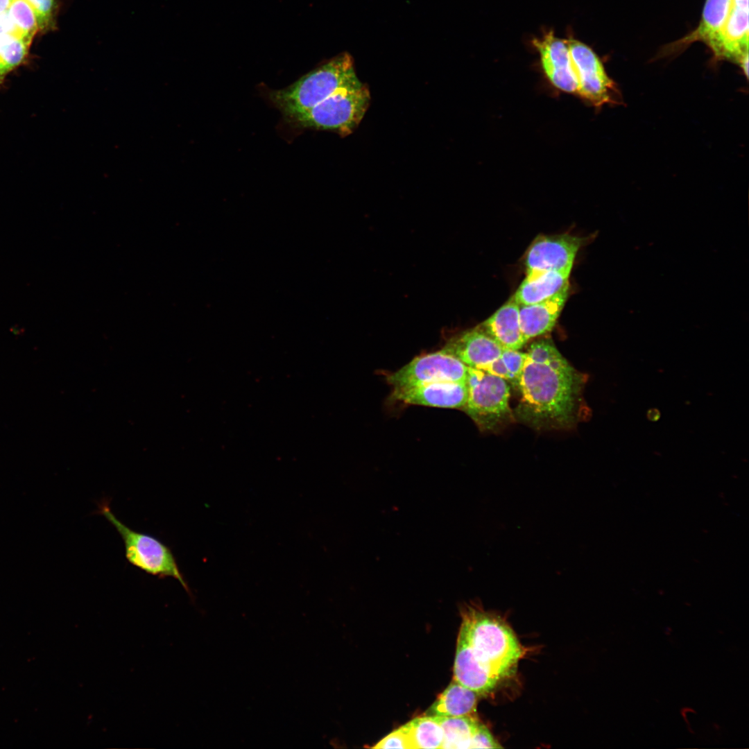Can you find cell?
Instances as JSON below:
<instances>
[{
    "mask_svg": "<svg viewBox=\"0 0 749 749\" xmlns=\"http://www.w3.org/2000/svg\"><path fill=\"white\" fill-rule=\"evenodd\" d=\"M477 328L503 349L518 350L525 343L519 324V306L510 298Z\"/></svg>",
    "mask_w": 749,
    "mask_h": 749,
    "instance_id": "obj_15",
    "label": "cell"
},
{
    "mask_svg": "<svg viewBox=\"0 0 749 749\" xmlns=\"http://www.w3.org/2000/svg\"><path fill=\"white\" fill-rule=\"evenodd\" d=\"M467 398L463 408L483 431H494L511 421L510 386L503 379L468 367Z\"/></svg>",
    "mask_w": 749,
    "mask_h": 749,
    "instance_id": "obj_5",
    "label": "cell"
},
{
    "mask_svg": "<svg viewBox=\"0 0 749 749\" xmlns=\"http://www.w3.org/2000/svg\"><path fill=\"white\" fill-rule=\"evenodd\" d=\"M413 749L441 748L443 732L434 716L417 717L405 724Z\"/></svg>",
    "mask_w": 749,
    "mask_h": 749,
    "instance_id": "obj_20",
    "label": "cell"
},
{
    "mask_svg": "<svg viewBox=\"0 0 749 749\" xmlns=\"http://www.w3.org/2000/svg\"><path fill=\"white\" fill-rule=\"evenodd\" d=\"M583 241L567 234L538 236L526 255L524 279L532 280L549 271L572 267Z\"/></svg>",
    "mask_w": 749,
    "mask_h": 749,
    "instance_id": "obj_9",
    "label": "cell"
},
{
    "mask_svg": "<svg viewBox=\"0 0 749 749\" xmlns=\"http://www.w3.org/2000/svg\"><path fill=\"white\" fill-rule=\"evenodd\" d=\"M443 732L441 748H470L473 737L481 722L478 716H434Z\"/></svg>",
    "mask_w": 749,
    "mask_h": 749,
    "instance_id": "obj_18",
    "label": "cell"
},
{
    "mask_svg": "<svg viewBox=\"0 0 749 749\" xmlns=\"http://www.w3.org/2000/svg\"><path fill=\"white\" fill-rule=\"evenodd\" d=\"M36 15L39 30L47 31L55 28L56 0H28Z\"/></svg>",
    "mask_w": 749,
    "mask_h": 749,
    "instance_id": "obj_23",
    "label": "cell"
},
{
    "mask_svg": "<svg viewBox=\"0 0 749 749\" xmlns=\"http://www.w3.org/2000/svg\"><path fill=\"white\" fill-rule=\"evenodd\" d=\"M11 1L12 0H0V15L8 9Z\"/></svg>",
    "mask_w": 749,
    "mask_h": 749,
    "instance_id": "obj_28",
    "label": "cell"
},
{
    "mask_svg": "<svg viewBox=\"0 0 749 749\" xmlns=\"http://www.w3.org/2000/svg\"><path fill=\"white\" fill-rule=\"evenodd\" d=\"M29 43L7 34H0V87L6 76L26 60Z\"/></svg>",
    "mask_w": 749,
    "mask_h": 749,
    "instance_id": "obj_21",
    "label": "cell"
},
{
    "mask_svg": "<svg viewBox=\"0 0 749 749\" xmlns=\"http://www.w3.org/2000/svg\"><path fill=\"white\" fill-rule=\"evenodd\" d=\"M462 617L460 632L474 661L494 689L515 673L524 649L503 619L477 604L465 605Z\"/></svg>",
    "mask_w": 749,
    "mask_h": 749,
    "instance_id": "obj_2",
    "label": "cell"
},
{
    "mask_svg": "<svg viewBox=\"0 0 749 749\" xmlns=\"http://www.w3.org/2000/svg\"><path fill=\"white\" fill-rule=\"evenodd\" d=\"M569 293V284L558 293L542 301L519 306V324L523 340L530 339L550 332L565 306Z\"/></svg>",
    "mask_w": 749,
    "mask_h": 749,
    "instance_id": "obj_14",
    "label": "cell"
},
{
    "mask_svg": "<svg viewBox=\"0 0 749 749\" xmlns=\"http://www.w3.org/2000/svg\"><path fill=\"white\" fill-rule=\"evenodd\" d=\"M572 267L547 272L532 279H524L511 297L519 305H528L546 300L569 284Z\"/></svg>",
    "mask_w": 749,
    "mask_h": 749,
    "instance_id": "obj_17",
    "label": "cell"
},
{
    "mask_svg": "<svg viewBox=\"0 0 749 749\" xmlns=\"http://www.w3.org/2000/svg\"><path fill=\"white\" fill-rule=\"evenodd\" d=\"M716 56L737 62L748 74V0H733L727 21L709 46Z\"/></svg>",
    "mask_w": 749,
    "mask_h": 749,
    "instance_id": "obj_10",
    "label": "cell"
},
{
    "mask_svg": "<svg viewBox=\"0 0 749 749\" xmlns=\"http://www.w3.org/2000/svg\"><path fill=\"white\" fill-rule=\"evenodd\" d=\"M442 350L467 367L485 371L501 357L503 349L476 327L450 338Z\"/></svg>",
    "mask_w": 749,
    "mask_h": 749,
    "instance_id": "obj_13",
    "label": "cell"
},
{
    "mask_svg": "<svg viewBox=\"0 0 749 749\" xmlns=\"http://www.w3.org/2000/svg\"><path fill=\"white\" fill-rule=\"evenodd\" d=\"M392 398L407 404L463 408L467 398L466 382L439 381L394 388Z\"/></svg>",
    "mask_w": 749,
    "mask_h": 749,
    "instance_id": "obj_12",
    "label": "cell"
},
{
    "mask_svg": "<svg viewBox=\"0 0 749 749\" xmlns=\"http://www.w3.org/2000/svg\"><path fill=\"white\" fill-rule=\"evenodd\" d=\"M533 42L540 53L542 67L550 83L563 92L576 93L577 82L567 40L549 32L542 37L533 40Z\"/></svg>",
    "mask_w": 749,
    "mask_h": 749,
    "instance_id": "obj_11",
    "label": "cell"
},
{
    "mask_svg": "<svg viewBox=\"0 0 749 749\" xmlns=\"http://www.w3.org/2000/svg\"><path fill=\"white\" fill-rule=\"evenodd\" d=\"M0 34L10 35L24 40L29 43H31L33 41L21 32L14 24L8 15V10L0 15Z\"/></svg>",
    "mask_w": 749,
    "mask_h": 749,
    "instance_id": "obj_27",
    "label": "cell"
},
{
    "mask_svg": "<svg viewBox=\"0 0 749 749\" xmlns=\"http://www.w3.org/2000/svg\"><path fill=\"white\" fill-rule=\"evenodd\" d=\"M733 6V0H707L698 28L688 40L703 39L709 46L724 27Z\"/></svg>",
    "mask_w": 749,
    "mask_h": 749,
    "instance_id": "obj_19",
    "label": "cell"
},
{
    "mask_svg": "<svg viewBox=\"0 0 749 749\" xmlns=\"http://www.w3.org/2000/svg\"><path fill=\"white\" fill-rule=\"evenodd\" d=\"M372 748L413 749L408 730L405 725L390 733Z\"/></svg>",
    "mask_w": 749,
    "mask_h": 749,
    "instance_id": "obj_25",
    "label": "cell"
},
{
    "mask_svg": "<svg viewBox=\"0 0 749 749\" xmlns=\"http://www.w3.org/2000/svg\"><path fill=\"white\" fill-rule=\"evenodd\" d=\"M8 12L14 24L29 39L39 31L34 9L28 0H12Z\"/></svg>",
    "mask_w": 749,
    "mask_h": 749,
    "instance_id": "obj_22",
    "label": "cell"
},
{
    "mask_svg": "<svg viewBox=\"0 0 749 749\" xmlns=\"http://www.w3.org/2000/svg\"><path fill=\"white\" fill-rule=\"evenodd\" d=\"M361 83L351 55L344 53L269 96L288 118L316 105L341 88Z\"/></svg>",
    "mask_w": 749,
    "mask_h": 749,
    "instance_id": "obj_3",
    "label": "cell"
},
{
    "mask_svg": "<svg viewBox=\"0 0 749 749\" xmlns=\"http://www.w3.org/2000/svg\"><path fill=\"white\" fill-rule=\"evenodd\" d=\"M502 748L494 738L488 728L482 723L476 731L470 748Z\"/></svg>",
    "mask_w": 749,
    "mask_h": 749,
    "instance_id": "obj_26",
    "label": "cell"
},
{
    "mask_svg": "<svg viewBox=\"0 0 749 749\" xmlns=\"http://www.w3.org/2000/svg\"><path fill=\"white\" fill-rule=\"evenodd\" d=\"M468 367L442 350L419 356L387 377L393 388L439 381L466 382Z\"/></svg>",
    "mask_w": 749,
    "mask_h": 749,
    "instance_id": "obj_8",
    "label": "cell"
},
{
    "mask_svg": "<svg viewBox=\"0 0 749 749\" xmlns=\"http://www.w3.org/2000/svg\"><path fill=\"white\" fill-rule=\"evenodd\" d=\"M518 383L515 416L537 429H566L582 416L585 375L560 354L550 338L529 346Z\"/></svg>",
    "mask_w": 749,
    "mask_h": 749,
    "instance_id": "obj_1",
    "label": "cell"
},
{
    "mask_svg": "<svg viewBox=\"0 0 749 749\" xmlns=\"http://www.w3.org/2000/svg\"><path fill=\"white\" fill-rule=\"evenodd\" d=\"M479 696L476 691L453 679L449 685L424 713L430 716H477Z\"/></svg>",
    "mask_w": 749,
    "mask_h": 749,
    "instance_id": "obj_16",
    "label": "cell"
},
{
    "mask_svg": "<svg viewBox=\"0 0 749 749\" xmlns=\"http://www.w3.org/2000/svg\"><path fill=\"white\" fill-rule=\"evenodd\" d=\"M526 357V353L519 350L503 349L501 358L506 366L508 379V383L518 388V383Z\"/></svg>",
    "mask_w": 749,
    "mask_h": 749,
    "instance_id": "obj_24",
    "label": "cell"
},
{
    "mask_svg": "<svg viewBox=\"0 0 749 749\" xmlns=\"http://www.w3.org/2000/svg\"><path fill=\"white\" fill-rule=\"evenodd\" d=\"M370 102V91L361 83L341 88L316 105L288 119L301 128L331 130L345 137L357 128Z\"/></svg>",
    "mask_w": 749,
    "mask_h": 749,
    "instance_id": "obj_4",
    "label": "cell"
},
{
    "mask_svg": "<svg viewBox=\"0 0 749 749\" xmlns=\"http://www.w3.org/2000/svg\"><path fill=\"white\" fill-rule=\"evenodd\" d=\"M98 507L99 513L116 528L123 539L125 556L130 564L159 578L172 577L178 580L193 599L170 548L156 537L137 532L126 526L116 517L106 501L102 502Z\"/></svg>",
    "mask_w": 749,
    "mask_h": 749,
    "instance_id": "obj_6",
    "label": "cell"
},
{
    "mask_svg": "<svg viewBox=\"0 0 749 749\" xmlns=\"http://www.w3.org/2000/svg\"><path fill=\"white\" fill-rule=\"evenodd\" d=\"M567 42L577 82L576 94L596 107L618 103L619 90L596 54L578 40L569 39Z\"/></svg>",
    "mask_w": 749,
    "mask_h": 749,
    "instance_id": "obj_7",
    "label": "cell"
}]
</instances>
